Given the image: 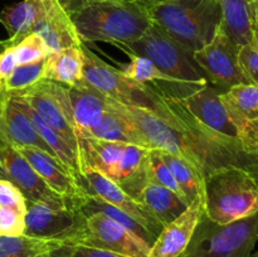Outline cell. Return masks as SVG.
I'll return each mask as SVG.
<instances>
[{"label":"cell","mask_w":258,"mask_h":257,"mask_svg":"<svg viewBox=\"0 0 258 257\" xmlns=\"http://www.w3.org/2000/svg\"><path fill=\"white\" fill-rule=\"evenodd\" d=\"M107 102L139 145L185 160L203 184L208 174L226 166L246 169L258 178L257 154L247 151L237 139L206 127L179 101L168 100L154 92L150 110L121 105L110 98Z\"/></svg>","instance_id":"6da1fadb"},{"label":"cell","mask_w":258,"mask_h":257,"mask_svg":"<svg viewBox=\"0 0 258 257\" xmlns=\"http://www.w3.org/2000/svg\"><path fill=\"white\" fill-rule=\"evenodd\" d=\"M63 8L83 43L105 42L120 48L138 40L153 25L148 8L138 3L81 0Z\"/></svg>","instance_id":"7a4b0ae2"},{"label":"cell","mask_w":258,"mask_h":257,"mask_svg":"<svg viewBox=\"0 0 258 257\" xmlns=\"http://www.w3.org/2000/svg\"><path fill=\"white\" fill-rule=\"evenodd\" d=\"M148 10L153 24L191 53L212 42L222 22L219 0H166Z\"/></svg>","instance_id":"3957f363"},{"label":"cell","mask_w":258,"mask_h":257,"mask_svg":"<svg viewBox=\"0 0 258 257\" xmlns=\"http://www.w3.org/2000/svg\"><path fill=\"white\" fill-rule=\"evenodd\" d=\"M81 138V153L85 170L93 169L112 180L136 199L149 181V149L134 144L102 139Z\"/></svg>","instance_id":"277c9868"},{"label":"cell","mask_w":258,"mask_h":257,"mask_svg":"<svg viewBox=\"0 0 258 257\" xmlns=\"http://www.w3.org/2000/svg\"><path fill=\"white\" fill-rule=\"evenodd\" d=\"M258 212V178L238 166H226L204 178V214L218 224Z\"/></svg>","instance_id":"5b68a950"},{"label":"cell","mask_w":258,"mask_h":257,"mask_svg":"<svg viewBox=\"0 0 258 257\" xmlns=\"http://www.w3.org/2000/svg\"><path fill=\"white\" fill-rule=\"evenodd\" d=\"M258 241V212L218 224L203 213L190 242L179 257H249Z\"/></svg>","instance_id":"8992f818"},{"label":"cell","mask_w":258,"mask_h":257,"mask_svg":"<svg viewBox=\"0 0 258 257\" xmlns=\"http://www.w3.org/2000/svg\"><path fill=\"white\" fill-rule=\"evenodd\" d=\"M120 49L127 55L146 58L159 70L174 78L203 86L209 83L203 71L193 59V53L155 24L151 25L138 40L122 45Z\"/></svg>","instance_id":"52a82bcc"},{"label":"cell","mask_w":258,"mask_h":257,"mask_svg":"<svg viewBox=\"0 0 258 257\" xmlns=\"http://www.w3.org/2000/svg\"><path fill=\"white\" fill-rule=\"evenodd\" d=\"M13 95L24 98L33 110L70 145L83 165L81 138L73 120L67 86L53 81L40 80L32 87Z\"/></svg>","instance_id":"ba28073f"},{"label":"cell","mask_w":258,"mask_h":257,"mask_svg":"<svg viewBox=\"0 0 258 257\" xmlns=\"http://www.w3.org/2000/svg\"><path fill=\"white\" fill-rule=\"evenodd\" d=\"M83 81L105 97L126 106L148 108L153 106L154 91L130 80L122 71L101 59L82 43Z\"/></svg>","instance_id":"9c48e42d"},{"label":"cell","mask_w":258,"mask_h":257,"mask_svg":"<svg viewBox=\"0 0 258 257\" xmlns=\"http://www.w3.org/2000/svg\"><path fill=\"white\" fill-rule=\"evenodd\" d=\"M25 207L24 236L67 244L77 243L86 223V216L81 209L53 207L28 199H25Z\"/></svg>","instance_id":"30bf717a"},{"label":"cell","mask_w":258,"mask_h":257,"mask_svg":"<svg viewBox=\"0 0 258 257\" xmlns=\"http://www.w3.org/2000/svg\"><path fill=\"white\" fill-rule=\"evenodd\" d=\"M241 47L219 27L211 43L193 52V59L201 67L207 80L221 92L239 85H251L239 60Z\"/></svg>","instance_id":"8fae6325"},{"label":"cell","mask_w":258,"mask_h":257,"mask_svg":"<svg viewBox=\"0 0 258 257\" xmlns=\"http://www.w3.org/2000/svg\"><path fill=\"white\" fill-rule=\"evenodd\" d=\"M0 179L12 183L28 201L53 207H71L67 199L53 191L15 146L0 136ZM77 209V208H76Z\"/></svg>","instance_id":"7c38bea8"},{"label":"cell","mask_w":258,"mask_h":257,"mask_svg":"<svg viewBox=\"0 0 258 257\" xmlns=\"http://www.w3.org/2000/svg\"><path fill=\"white\" fill-rule=\"evenodd\" d=\"M76 244L105 249L127 257H148L150 246L103 213L86 216V223Z\"/></svg>","instance_id":"4fadbf2b"},{"label":"cell","mask_w":258,"mask_h":257,"mask_svg":"<svg viewBox=\"0 0 258 257\" xmlns=\"http://www.w3.org/2000/svg\"><path fill=\"white\" fill-rule=\"evenodd\" d=\"M17 149L53 191L67 199L75 208H82L88 198L87 191L80 179L76 178L60 161L39 149Z\"/></svg>","instance_id":"5bb4252c"},{"label":"cell","mask_w":258,"mask_h":257,"mask_svg":"<svg viewBox=\"0 0 258 257\" xmlns=\"http://www.w3.org/2000/svg\"><path fill=\"white\" fill-rule=\"evenodd\" d=\"M81 183L88 196L98 197L127 213L155 237H158L161 229L164 228V224L159 222L143 204L139 203L121 186H118L117 184L103 176L98 171L87 168L81 175Z\"/></svg>","instance_id":"9a60e30c"},{"label":"cell","mask_w":258,"mask_h":257,"mask_svg":"<svg viewBox=\"0 0 258 257\" xmlns=\"http://www.w3.org/2000/svg\"><path fill=\"white\" fill-rule=\"evenodd\" d=\"M221 100L239 140L249 153L258 155V87L239 85L221 93Z\"/></svg>","instance_id":"2e32d148"},{"label":"cell","mask_w":258,"mask_h":257,"mask_svg":"<svg viewBox=\"0 0 258 257\" xmlns=\"http://www.w3.org/2000/svg\"><path fill=\"white\" fill-rule=\"evenodd\" d=\"M130 63L121 70L123 75L164 98L181 101L204 87L203 85L186 82L166 75L146 58L138 55H130Z\"/></svg>","instance_id":"e0dca14e"},{"label":"cell","mask_w":258,"mask_h":257,"mask_svg":"<svg viewBox=\"0 0 258 257\" xmlns=\"http://www.w3.org/2000/svg\"><path fill=\"white\" fill-rule=\"evenodd\" d=\"M0 136L15 148H35L54 156L29 116L22 110L17 97L4 91L0 96Z\"/></svg>","instance_id":"ac0fdd59"},{"label":"cell","mask_w":258,"mask_h":257,"mask_svg":"<svg viewBox=\"0 0 258 257\" xmlns=\"http://www.w3.org/2000/svg\"><path fill=\"white\" fill-rule=\"evenodd\" d=\"M204 213V199L198 198L188 208L164 226L155 242L151 244L148 257H179L193 237L194 231Z\"/></svg>","instance_id":"d6986e66"},{"label":"cell","mask_w":258,"mask_h":257,"mask_svg":"<svg viewBox=\"0 0 258 257\" xmlns=\"http://www.w3.org/2000/svg\"><path fill=\"white\" fill-rule=\"evenodd\" d=\"M221 91L208 83L203 88L179 102L206 127L227 138L239 140L238 131L232 123L228 112L221 100Z\"/></svg>","instance_id":"ffe728a7"},{"label":"cell","mask_w":258,"mask_h":257,"mask_svg":"<svg viewBox=\"0 0 258 257\" xmlns=\"http://www.w3.org/2000/svg\"><path fill=\"white\" fill-rule=\"evenodd\" d=\"M33 33L42 37L50 53L82 43L70 15L59 0H47L44 14L34 27Z\"/></svg>","instance_id":"44dd1931"},{"label":"cell","mask_w":258,"mask_h":257,"mask_svg":"<svg viewBox=\"0 0 258 257\" xmlns=\"http://www.w3.org/2000/svg\"><path fill=\"white\" fill-rule=\"evenodd\" d=\"M73 120L80 136H88L108 111L107 98L82 80L67 86Z\"/></svg>","instance_id":"7402d4cb"},{"label":"cell","mask_w":258,"mask_h":257,"mask_svg":"<svg viewBox=\"0 0 258 257\" xmlns=\"http://www.w3.org/2000/svg\"><path fill=\"white\" fill-rule=\"evenodd\" d=\"M257 0H219L221 29L239 47L254 43V14Z\"/></svg>","instance_id":"603a6c76"},{"label":"cell","mask_w":258,"mask_h":257,"mask_svg":"<svg viewBox=\"0 0 258 257\" xmlns=\"http://www.w3.org/2000/svg\"><path fill=\"white\" fill-rule=\"evenodd\" d=\"M47 0H22L17 4L5 7L0 12V23L9 34L13 45L19 43L33 29L43 17Z\"/></svg>","instance_id":"cb8c5ba5"},{"label":"cell","mask_w":258,"mask_h":257,"mask_svg":"<svg viewBox=\"0 0 258 257\" xmlns=\"http://www.w3.org/2000/svg\"><path fill=\"white\" fill-rule=\"evenodd\" d=\"M82 43L70 45L59 52L49 53L43 66V80L66 86H73L80 82L83 78Z\"/></svg>","instance_id":"d4e9b609"},{"label":"cell","mask_w":258,"mask_h":257,"mask_svg":"<svg viewBox=\"0 0 258 257\" xmlns=\"http://www.w3.org/2000/svg\"><path fill=\"white\" fill-rule=\"evenodd\" d=\"M136 201L143 204L164 226L180 216L189 206L188 202L178 194L153 181H148L143 186Z\"/></svg>","instance_id":"484cf974"},{"label":"cell","mask_w":258,"mask_h":257,"mask_svg":"<svg viewBox=\"0 0 258 257\" xmlns=\"http://www.w3.org/2000/svg\"><path fill=\"white\" fill-rule=\"evenodd\" d=\"M14 96L17 97V101L18 103H19L20 107H22V110L24 111V112L29 116L30 120H32L35 130L38 131V134L42 136L44 143L47 144L50 148V150L53 151L55 158H57L58 160H59L60 163H62L63 165L76 176V178L81 180V175L83 174V165L82 163H81L80 159H78V156L75 154V151H73L72 149L70 148V145H68V144L66 143V141L63 140V139L60 138V136L58 135V134L55 133V131L53 130V128L50 127V126L48 125V123L45 122L34 110H33L32 106H30L24 98L20 97V96L18 95Z\"/></svg>","instance_id":"4316f807"},{"label":"cell","mask_w":258,"mask_h":257,"mask_svg":"<svg viewBox=\"0 0 258 257\" xmlns=\"http://www.w3.org/2000/svg\"><path fill=\"white\" fill-rule=\"evenodd\" d=\"M25 212L27 207L23 194L12 183L0 179V234H23Z\"/></svg>","instance_id":"83f0119b"},{"label":"cell","mask_w":258,"mask_h":257,"mask_svg":"<svg viewBox=\"0 0 258 257\" xmlns=\"http://www.w3.org/2000/svg\"><path fill=\"white\" fill-rule=\"evenodd\" d=\"M82 213L85 216H88V214L92 213H103L107 217L112 218L113 221L117 222L118 224L126 228L127 231H130L131 233L135 234L136 237H139L140 239H143L145 243H148L149 246L151 247V244L155 242L156 237L154 236L153 233L148 231L144 226H141L136 219H134L133 217L128 216L127 213L122 212L121 209L116 208L112 204L107 203L103 199L98 198V197L88 196L87 201L85 202V204L81 208Z\"/></svg>","instance_id":"f1b7e54d"},{"label":"cell","mask_w":258,"mask_h":257,"mask_svg":"<svg viewBox=\"0 0 258 257\" xmlns=\"http://www.w3.org/2000/svg\"><path fill=\"white\" fill-rule=\"evenodd\" d=\"M160 151L166 165L169 166V169L173 173L174 179H175L176 184L180 188L186 202L190 204L198 198L204 199V184L199 179L196 170L183 159L171 155L169 153H165V151Z\"/></svg>","instance_id":"f546056e"},{"label":"cell","mask_w":258,"mask_h":257,"mask_svg":"<svg viewBox=\"0 0 258 257\" xmlns=\"http://www.w3.org/2000/svg\"><path fill=\"white\" fill-rule=\"evenodd\" d=\"M62 242L49 239L33 238L24 236H5L0 234V257H32L47 249L59 247Z\"/></svg>","instance_id":"4dcf8cb0"},{"label":"cell","mask_w":258,"mask_h":257,"mask_svg":"<svg viewBox=\"0 0 258 257\" xmlns=\"http://www.w3.org/2000/svg\"><path fill=\"white\" fill-rule=\"evenodd\" d=\"M43 66H44V59L27 63V65H18L14 71L3 81L4 92L18 93L34 86L35 83L43 80Z\"/></svg>","instance_id":"1f68e13d"},{"label":"cell","mask_w":258,"mask_h":257,"mask_svg":"<svg viewBox=\"0 0 258 257\" xmlns=\"http://www.w3.org/2000/svg\"><path fill=\"white\" fill-rule=\"evenodd\" d=\"M148 175L149 181H153V183L159 184V185L165 186L166 189L174 191V193L178 194L179 197H181L184 201H186V199L184 198L179 185L176 184L175 179H174L173 173H171L169 166L166 165V163L164 161L163 156H161L160 151L159 150L149 151Z\"/></svg>","instance_id":"d6a6232c"},{"label":"cell","mask_w":258,"mask_h":257,"mask_svg":"<svg viewBox=\"0 0 258 257\" xmlns=\"http://www.w3.org/2000/svg\"><path fill=\"white\" fill-rule=\"evenodd\" d=\"M14 48L18 58V65H27V63L45 59L50 53L44 40L37 33L28 34L19 43H17Z\"/></svg>","instance_id":"836d02e7"},{"label":"cell","mask_w":258,"mask_h":257,"mask_svg":"<svg viewBox=\"0 0 258 257\" xmlns=\"http://www.w3.org/2000/svg\"><path fill=\"white\" fill-rule=\"evenodd\" d=\"M239 60L244 75L248 78L249 83L258 87V47L254 43L247 44L239 50Z\"/></svg>","instance_id":"e575fe53"},{"label":"cell","mask_w":258,"mask_h":257,"mask_svg":"<svg viewBox=\"0 0 258 257\" xmlns=\"http://www.w3.org/2000/svg\"><path fill=\"white\" fill-rule=\"evenodd\" d=\"M18 66V58L15 54L14 45L7 47L0 52V80L4 81Z\"/></svg>","instance_id":"d590c367"},{"label":"cell","mask_w":258,"mask_h":257,"mask_svg":"<svg viewBox=\"0 0 258 257\" xmlns=\"http://www.w3.org/2000/svg\"><path fill=\"white\" fill-rule=\"evenodd\" d=\"M70 257H127V256L113 253V252L105 251V249L83 246V244H75Z\"/></svg>","instance_id":"8d00e7d4"},{"label":"cell","mask_w":258,"mask_h":257,"mask_svg":"<svg viewBox=\"0 0 258 257\" xmlns=\"http://www.w3.org/2000/svg\"><path fill=\"white\" fill-rule=\"evenodd\" d=\"M73 246L75 244H62V246L47 249V251H43L32 257H70Z\"/></svg>","instance_id":"74e56055"},{"label":"cell","mask_w":258,"mask_h":257,"mask_svg":"<svg viewBox=\"0 0 258 257\" xmlns=\"http://www.w3.org/2000/svg\"><path fill=\"white\" fill-rule=\"evenodd\" d=\"M76 2H81V0H59V3L63 5V7H64V5H68V4H72V3H76ZM122 2L138 3V4L145 5L146 8H149L153 5V0H122Z\"/></svg>","instance_id":"f35d334b"},{"label":"cell","mask_w":258,"mask_h":257,"mask_svg":"<svg viewBox=\"0 0 258 257\" xmlns=\"http://www.w3.org/2000/svg\"><path fill=\"white\" fill-rule=\"evenodd\" d=\"M254 44L258 47V0L256 2V14H254Z\"/></svg>","instance_id":"ab89813d"},{"label":"cell","mask_w":258,"mask_h":257,"mask_svg":"<svg viewBox=\"0 0 258 257\" xmlns=\"http://www.w3.org/2000/svg\"><path fill=\"white\" fill-rule=\"evenodd\" d=\"M10 45H13V44L9 42V39L5 40V42H0V52H2V50H4L7 47H10Z\"/></svg>","instance_id":"60d3db41"},{"label":"cell","mask_w":258,"mask_h":257,"mask_svg":"<svg viewBox=\"0 0 258 257\" xmlns=\"http://www.w3.org/2000/svg\"><path fill=\"white\" fill-rule=\"evenodd\" d=\"M163 2H166V0H153V5L159 4V3H163Z\"/></svg>","instance_id":"b9f144b4"},{"label":"cell","mask_w":258,"mask_h":257,"mask_svg":"<svg viewBox=\"0 0 258 257\" xmlns=\"http://www.w3.org/2000/svg\"><path fill=\"white\" fill-rule=\"evenodd\" d=\"M3 91H4V88H3V81L0 80V96H2Z\"/></svg>","instance_id":"7bdbcfd3"},{"label":"cell","mask_w":258,"mask_h":257,"mask_svg":"<svg viewBox=\"0 0 258 257\" xmlns=\"http://www.w3.org/2000/svg\"><path fill=\"white\" fill-rule=\"evenodd\" d=\"M249 257H258V251L256 252V253H253V254H251V256Z\"/></svg>","instance_id":"ee69618b"}]
</instances>
